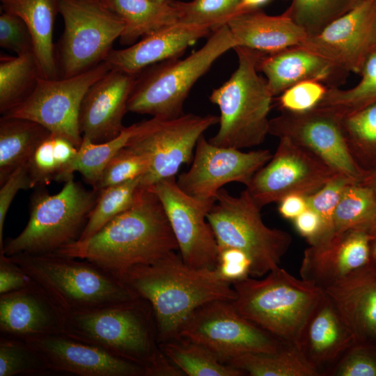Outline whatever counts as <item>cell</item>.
Here are the masks:
<instances>
[{"label":"cell","instance_id":"cell-50","mask_svg":"<svg viewBox=\"0 0 376 376\" xmlns=\"http://www.w3.org/2000/svg\"><path fill=\"white\" fill-rule=\"evenodd\" d=\"M33 281L10 257L0 253V295L24 288Z\"/></svg>","mask_w":376,"mask_h":376},{"label":"cell","instance_id":"cell-2","mask_svg":"<svg viewBox=\"0 0 376 376\" xmlns=\"http://www.w3.org/2000/svg\"><path fill=\"white\" fill-rule=\"evenodd\" d=\"M178 250L156 194L140 185L133 205L90 237L55 252L95 263L118 279L129 268L151 263Z\"/></svg>","mask_w":376,"mask_h":376},{"label":"cell","instance_id":"cell-29","mask_svg":"<svg viewBox=\"0 0 376 376\" xmlns=\"http://www.w3.org/2000/svg\"><path fill=\"white\" fill-rule=\"evenodd\" d=\"M98 1L124 22V30L119 38L122 45H131L139 38L178 22L172 0L163 3L152 0Z\"/></svg>","mask_w":376,"mask_h":376},{"label":"cell","instance_id":"cell-6","mask_svg":"<svg viewBox=\"0 0 376 376\" xmlns=\"http://www.w3.org/2000/svg\"><path fill=\"white\" fill-rule=\"evenodd\" d=\"M237 46L227 24L214 30L206 42L185 58L152 65L136 76L127 111L152 117L175 118L191 88L223 54Z\"/></svg>","mask_w":376,"mask_h":376},{"label":"cell","instance_id":"cell-49","mask_svg":"<svg viewBox=\"0 0 376 376\" xmlns=\"http://www.w3.org/2000/svg\"><path fill=\"white\" fill-rule=\"evenodd\" d=\"M32 188L28 164L16 169L1 185L0 188V249L3 245L4 223L10 205L17 192Z\"/></svg>","mask_w":376,"mask_h":376},{"label":"cell","instance_id":"cell-56","mask_svg":"<svg viewBox=\"0 0 376 376\" xmlns=\"http://www.w3.org/2000/svg\"><path fill=\"white\" fill-rule=\"evenodd\" d=\"M367 266L376 272V237L371 241L370 260Z\"/></svg>","mask_w":376,"mask_h":376},{"label":"cell","instance_id":"cell-57","mask_svg":"<svg viewBox=\"0 0 376 376\" xmlns=\"http://www.w3.org/2000/svg\"><path fill=\"white\" fill-rule=\"evenodd\" d=\"M154 1H156V2H159V3H163V2H166L169 0H152Z\"/></svg>","mask_w":376,"mask_h":376},{"label":"cell","instance_id":"cell-3","mask_svg":"<svg viewBox=\"0 0 376 376\" xmlns=\"http://www.w3.org/2000/svg\"><path fill=\"white\" fill-rule=\"evenodd\" d=\"M261 279L233 283L231 301L244 318L283 343L297 347L303 329L324 294L314 285L278 267Z\"/></svg>","mask_w":376,"mask_h":376},{"label":"cell","instance_id":"cell-15","mask_svg":"<svg viewBox=\"0 0 376 376\" xmlns=\"http://www.w3.org/2000/svg\"><path fill=\"white\" fill-rule=\"evenodd\" d=\"M269 134L285 137L307 150L336 173L360 182L365 174L352 159L344 136L340 116L316 107L304 112L281 111L269 120Z\"/></svg>","mask_w":376,"mask_h":376},{"label":"cell","instance_id":"cell-12","mask_svg":"<svg viewBox=\"0 0 376 376\" xmlns=\"http://www.w3.org/2000/svg\"><path fill=\"white\" fill-rule=\"evenodd\" d=\"M178 337L205 347L225 363L244 354L275 352L285 344L242 316L231 301L225 300L197 308Z\"/></svg>","mask_w":376,"mask_h":376},{"label":"cell","instance_id":"cell-33","mask_svg":"<svg viewBox=\"0 0 376 376\" xmlns=\"http://www.w3.org/2000/svg\"><path fill=\"white\" fill-rule=\"evenodd\" d=\"M251 376H320L299 348L285 343L272 353H247L227 362Z\"/></svg>","mask_w":376,"mask_h":376},{"label":"cell","instance_id":"cell-32","mask_svg":"<svg viewBox=\"0 0 376 376\" xmlns=\"http://www.w3.org/2000/svg\"><path fill=\"white\" fill-rule=\"evenodd\" d=\"M42 77L34 52L1 56L0 112L5 115L24 102Z\"/></svg>","mask_w":376,"mask_h":376},{"label":"cell","instance_id":"cell-44","mask_svg":"<svg viewBox=\"0 0 376 376\" xmlns=\"http://www.w3.org/2000/svg\"><path fill=\"white\" fill-rule=\"evenodd\" d=\"M150 165L148 157L125 146L107 163L93 189L100 190L141 178L148 173Z\"/></svg>","mask_w":376,"mask_h":376},{"label":"cell","instance_id":"cell-25","mask_svg":"<svg viewBox=\"0 0 376 376\" xmlns=\"http://www.w3.org/2000/svg\"><path fill=\"white\" fill-rule=\"evenodd\" d=\"M210 31L205 26L177 22L146 35L128 47L113 49L105 62L111 69L138 75L152 65L180 57Z\"/></svg>","mask_w":376,"mask_h":376},{"label":"cell","instance_id":"cell-41","mask_svg":"<svg viewBox=\"0 0 376 376\" xmlns=\"http://www.w3.org/2000/svg\"><path fill=\"white\" fill-rule=\"evenodd\" d=\"M241 0H172L178 14V22L205 26L214 31L227 24L239 14Z\"/></svg>","mask_w":376,"mask_h":376},{"label":"cell","instance_id":"cell-7","mask_svg":"<svg viewBox=\"0 0 376 376\" xmlns=\"http://www.w3.org/2000/svg\"><path fill=\"white\" fill-rule=\"evenodd\" d=\"M63 333L143 368L159 350L151 306L139 297L65 314Z\"/></svg>","mask_w":376,"mask_h":376},{"label":"cell","instance_id":"cell-34","mask_svg":"<svg viewBox=\"0 0 376 376\" xmlns=\"http://www.w3.org/2000/svg\"><path fill=\"white\" fill-rule=\"evenodd\" d=\"M159 346L164 354L189 376H241L240 369L223 363L212 351L190 340L178 337Z\"/></svg>","mask_w":376,"mask_h":376},{"label":"cell","instance_id":"cell-45","mask_svg":"<svg viewBox=\"0 0 376 376\" xmlns=\"http://www.w3.org/2000/svg\"><path fill=\"white\" fill-rule=\"evenodd\" d=\"M325 376H376V340L354 341Z\"/></svg>","mask_w":376,"mask_h":376},{"label":"cell","instance_id":"cell-10","mask_svg":"<svg viewBox=\"0 0 376 376\" xmlns=\"http://www.w3.org/2000/svg\"><path fill=\"white\" fill-rule=\"evenodd\" d=\"M64 29L55 47L59 78L73 77L105 61L125 24L98 0H58Z\"/></svg>","mask_w":376,"mask_h":376},{"label":"cell","instance_id":"cell-46","mask_svg":"<svg viewBox=\"0 0 376 376\" xmlns=\"http://www.w3.org/2000/svg\"><path fill=\"white\" fill-rule=\"evenodd\" d=\"M327 89L326 85L318 81H301L281 93L277 99V105L281 111H307L318 105Z\"/></svg>","mask_w":376,"mask_h":376},{"label":"cell","instance_id":"cell-53","mask_svg":"<svg viewBox=\"0 0 376 376\" xmlns=\"http://www.w3.org/2000/svg\"><path fill=\"white\" fill-rule=\"evenodd\" d=\"M308 207L306 196L293 194L285 196L279 202L278 211L283 218L293 221Z\"/></svg>","mask_w":376,"mask_h":376},{"label":"cell","instance_id":"cell-14","mask_svg":"<svg viewBox=\"0 0 376 376\" xmlns=\"http://www.w3.org/2000/svg\"><path fill=\"white\" fill-rule=\"evenodd\" d=\"M336 174L313 154L282 137L272 158L253 175L245 189L262 209L290 194H313Z\"/></svg>","mask_w":376,"mask_h":376},{"label":"cell","instance_id":"cell-31","mask_svg":"<svg viewBox=\"0 0 376 376\" xmlns=\"http://www.w3.org/2000/svg\"><path fill=\"white\" fill-rule=\"evenodd\" d=\"M78 149L69 140L52 134L42 140L27 162L32 188L74 178L71 167Z\"/></svg>","mask_w":376,"mask_h":376},{"label":"cell","instance_id":"cell-4","mask_svg":"<svg viewBox=\"0 0 376 376\" xmlns=\"http://www.w3.org/2000/svg\"><path fill=\"white\" fill-rule=\"evenodd\" d=\"M64 314L88 311L136 298L111 273L86 260L56 253L9 256Z\"/></svg>","mask_w":376,"mask_h":376},{"label":"cell","instance_id":"cell-16","mask_svg":"<svg viewBox=\"0 0 376 376\" xmlns=\"http://www.w3.org/2000/svg\"><path fill=\"white\" fill-rule=\"evenodd\" d=\"M150 188L160 201L185 263L196 268L214 269L218 245L207 215L214 201L184 192L176 178L160 180Z\"/></svg>","mask_w":376,"mask_h":376},{"label":"cell","instance_id":"cell-37","mask_svg":"<svg viewBox=\"0 0 376 376\" xmlns=\"http://www.w3.org/2000/svg\"><path fill=\"white\" fill-rule=\"evenodd\" d=\"M359 82L349 89L328 88L317 107L328 109L342 116L376 104V49L366 58L360 72Z\"/></svg>","mask_w":376,"mask_h":376},{"label":"cell","instance_id":"cell-54","mask_svg":"<svg viewBox=\"0 0 376 376\" xmlns=\"http://www.w3.org/2000/svg\"><path fill=\"white\" fill-rule=\"evenodd\" d=\"M270 0H241L238 11L239 14L243 12L259 9L262 6Z\"/></svg>","mask_w":376,"mask_h":376},{"label":"cell","instance_id":"cell-24","mask_svg":"<svg viewBox=\"0 0 376 376\" xmlns=\"http://www.w3.org/2000/svg\"><path fill=\"white\" fill-rule=\"evenodd\" d=\"M258 72L266 77L272 95H279L287 88L304 81H320L328 88L339 87L348 73L329 61L301 47L265 54L260 52L257 63Z\"/></svg>","mask_w":376,"mask_h":376},{"label":"cell","instance_id":"cell-52","mask_svg":"<svg viewBox=\"0 0 376 376\" xmlns=\"http://www.w3.org/2000/svg\"><path fill=\"white\" fill-rule=\"evenodd\" d=\"M145 376H178L183 373L159 350L144 367Z\"/></svg>","mask_w":376,"mask_h":376},{"label":"cell","instance_id":"cell-19","mask_svg":"<svg viewBox=\"0 0 376 376\" xmlns=\"http://www.w3.org/2000/svg\"><path fill=\"white\" fill-rule=\"evenodd\" d=\"M27 341L43 358L51 373L79 376H145L144 368L63 333Z\"/></svg>","mask_w":376,"mask_h":376},{"label":"cell","instance_id":"cell-40","mask_svg":"<svg viewBox=\"0 0 376 376\" xmlns=\"http://www.w3.org/2000/svg\"><path fill=\"white\" fill-rule=\"evenodd\" d=\"M362 0H292L285 11L308 36L320 33Z\"/></svg>","mask_w":376,"mask_h":376},{"label":"cell","instance_id":"cell-43","mask_svg":"<svg viewBox=\"0 0 376 376\" xmlns=\"http://www.w3.org/2000/svg\"><path fill=\"white\" fill-rule=\"evenodd\" d=\"M354 182H357L345 175L336 174L318 191L306 196L308 207L319 215L322 224L321 240L315 245L327 242L334 235L336 209L346 187Z\"/></svg>","mask_w":376,"mask_h":376},{"label":"cell","instance_id":"cell-28","mask_svg":"<svg viewBox=\"0 0 376 376\" xmlns=\"http://www.w3.org/2000/svg\"><path fill=\"white\" fill-rule=\"evenodd\" d=\"M3 11L16 15L26 24L44 78H59L53 42L58 0H0Z\"/></svg>","mask_w":376,"mask_h":376},{"label":"cell","instance_id":"cell-47","mask_svg":"<svg viewBox=\"0 0 376 376\" xmlns=\"http://www.w3.org/2000/svg\"><path fill=\"white\" fill-rule=\"evenodd\" d=\"M0 46L16 53V55L34 52L31 34L21 17L10 13H1Z\"/></svg>","mask_w":376,"mask_h":376},{"label":"cell","instance_id":"cell-55","mask_svg":"<svg viewBox=\"0 0 376 376\" xmlns=\"http://www.w3.org/2000/svg\"><path fill=\"white\" fill-rule=\"evenodd\" d=\"M360 183L368 187L376 193V170L366 174Z\"/></svg>","mask_w":376,"mask_h":376},{"label":"cell","instance_id":"cell-27","mask_svg":"<svg viewBox=\"0 0 376 376\" xmlns=\"http://www.w3.org/2000/svg\"><path fill=\"white\" fill-rule=\"evenodd\" d=\"M227 25L237 46L265 54L299 46L308 36L285 12L269 15L260 8L246 11L233 17Z\"/></svg>","mask_w":376,"mask_h":376},{"label":"cell","instance_id":"cell-42","mask_svg":"<svg viewBox=\"0 0 376 376\" xmlns=\"http://www.w3.org/2000/svg\"><path fill=\"white\" fill-rule=\"evenodd\" d=\"M51 373L39 352L23 339L0 335V376Z\"/></svg>","mask_w":376,"mask_h":376},{"label":"cell","instance_id":"cell-13","mask_svg":"<svg viewBox=\"0 0 376 376\" xmlns=\"http://www.w3.org/2000/svg\"><path fill=\"white\" fill-rule=\"evenodd\" d=\"M110 70L109 65L104 61L73 77L54 79L41 77L31 95L3 116L35 121L79 148L83 139L79 123L82 100L90 87Z\"/></svg>","mask_w":376,"mask_h":376},{"label":"cell","instance_id":"cell-11","mask_svg":"<svg viewBox=\"0 0 376 376\" xmlns=\"http://www.w3.org/2000/svg\"><path fill=\"white\" fill-rule=\"evenodd\" d=\"M217 116L182 113L175 118L152 117L136 123L126 147L150 159V171L141 177V186L175 177L180 166L189 164L200 137L219 123Z\"/></svg>","mask_w":376,"mask_h":376},{"label":"cell","instance_id":"cell-17","mask_svg":"<svg viewBox=\"0 0 376 376\" xmlns=\"http://www.w3.org/2000/svg\"><path fill=\"white\" fill-rule=\"evenodd\" d=\"M269 150L243 152L211 143L202 135L191 167L176 182L186 194L198 199L215 201L219 191L230 182L246 186L253 175L272 158Z\"/></svg>","mask_w":376,"mask_h":376},{"label":"cell","instance_id":"cell-1","mask_svg":"<svg viewBox=\"0 0 376 376\" xmlns=\"http://www.w3.org/2000/svg\"><path fill=\"white\" fill-rule=\"evenodd\" d=\"M118 279L134 295L151 306L157 341L178 337L192 313L214 301H233V284L224 280L215 269L196 268L172 251L149 264L133 266Z\"/></svg>","mask_w":376,"mask_h":376},{"label":"cell","instance_id":"cell-36","mask_svg":"<svg viewBox=\"0 0 376 376\" xmlns=\"http://www.w3.org/2000/svg\"><path fill=\"white\" fill-rule=\"evenodd\" d=\"M334 227L335 233L359 230L375 238L376 193L360 182L349 185L336 209Z\"/></svg>","mask_w":376,"mask_h":376},{"label":"cell","instance_id":"cell-8","mask_svg":"<svg viewBox=\"0 0 376 376\" xmlns=\"http://www.w3.org/2000/svg\"><path fill=\"white\" fill-rule=\"evenodd\" d=\"M97 196L96 189H86L74 178L55 194L36 191L31 197L26 226L18 235L3 242L0 253L8 256L49 253L77 241Z\"/></svg>","mask_w":376,"mask_h":376},{"label":"cell","instance_id":"cell-20","mask_svg":"<svg viewBox=\"0 0 376 376\" xmlns=\"http://www.w3.org/2000/svg\"><path fill=\"white\" fill-rule=\"evenodd\" d=\"M137 75L111 69L85 94L79 111L82 138L95 143L117 136Z\"/></svg>","mask_w":376,"mask_h":376},{"label":"cell","instance_id":"cell-26","mask_svg":"<svg viewBox=\"0 0 376 376\" xmlns=\"http://www.w3.org/2000/svg\"><path fill=\"white\" fill-rule=\"evenodd\" d=\"M355 341L376 340V272L367 265L326 289Z\"/></svg>","mask_w":376,"mask_h":376},{"label":"cell","instance_id":"cell-38","mask_svg":"<svg viewBox=\"0 0 376 376\" xmlns=\"http://www.w3.org/2000/svg\"><path fill=\"white\" fill-rule=\"evenodd\" d=\"M141 179L138 178L97 190L95 203L78 240L93 235L111 220L129 209L136 199Z\"/></svg>","mask_w":376,"mask_h":376},{"label":"cell","instance_id":"cell-35","mask_svg":"<svg viewBox=\"0 0 376 376\" xmlns=\"http://www.w3.org/2000/svg\"><path fill=\"white\" fill-rule=\"evenodd\" d=\"M350 155L366 175L376 170V104L340 116Z\"/></svg>","mask_w":376,"mask_h":376},{"label":"cell","instance_id":"cell-39","mask_svg":"<svg viewBox=\"0 0 376 376\" xmlns=\"http://www.w3.org/2000/svg\"><path fill=\"white\" fill-rule=\"evenodd\" d=\"M136 130V123L125 127L115 138L95 143L83 138L71 171L80 173L93 188L107 163L123 148L125 147Z\"/></svg>","mask_w":376,"mask_h":376},{"label":"cell","instance_id":"cell-18","mask_svg":"<svg viewBox=\"0 0 376 376\" xmlns=\"http://www.w3.org/2000/svg\"><path fill=\"white\" fill-rule=\"evenodd\" d=\"M299 46L348 74H359L376 49V0H362L318 34L307 36Z\"/></svg>","mask_w":376,"mask_h":376},{"label":"cell","instance_id":"cell-9","mask_svg":"<svg viewBox=\"0 0 376 376\" xmlns=\"http://www.w3.org/2000/svg\"><path fill=\"white\" fill-rule=\"evenodd\" d=\"M260 211L246 189L235 196L222 188L207 215L218 249L244 251L251 259V276L254 278L279 267L292 242L288 232L267 226Z\"/></svg>","mask_w":376,"mask_h":376},{"label":"cell","instance_id":"cell-30","mask_svg":"<svg viewBox=\"0 0 376 376\" xmlns=\"http://www.w3.org/2000/svg\"><path fill=\"white\" fill-rule=\"evenodd\" d=\"M51 132L42 125L23 118L0 119V185L19 166L27 163L38 145Z\"/></svg>","mask_w":376,"mask_h":376},{"label":"cell","instance_id":"cell-48","mask_svg":"<svg viewBox=\"0 0 376 376\" xmlns=\"http://www.w3.org/2000/svg\"><path fill=\"white\" fill-rule=\"evenodd\" d=\"M252 261L243 251L226 247L218 249L215 269L225 281L233 283L251 276Z\"/></svg>","mask_w":376,"mask_h":376},{"label":"cell","instance_id":"cell-51","mask_svg":"<svg viewBox=\"0 0 376 376\" xmlns=\"http://www.w3.org/2000/svg\"><path fill=\"white\" fill-rule=\"evenodd\" d=\"M294 225L298 233L306 238L309 245L317 244L322 235V224L319 215L308 207L294 220Z\"/></svg>","mask_w":376,"mask_h":376},{"label":"cell","instance_id":"cell-23","mask_svg":"<svg viewBox=\"0 0 376 376\" xmlns=\"http://www.w3.org/2000/svg\"><path fill=\"white\" fill-rule=\"evenodd\" d=\"M354 341L337 308L324 291L303 329L297 347L320 376H325Z\"/></svg>","mask_w":376,"mask_h":376},{"label":"cell","instance_id":"cell-21","mask_svg":"<svg viewBox=\"0 0 376 376\" xmlns=\"http://www.w3.org/2000/svg\"><path fill=\"white\" fill-rule=\"evenodd\" d=\"M373 237L359 230L335 233L327 242L305 249L301 279L322 290L338 283L369 263Z\"/></svg>","mask_w":376,"mask_h":376},{"label":"cell","instance_id":"cell-22","mask_svg":"<svg viewBox=\"0 0 376 376\" xmlns=\"http://www.w3.org/2000/svg\"><path fill=\"white\" fill-rule=\"evenodd\" d=\"M65 314L34 281L0 295V335L28 340L63 332Z\"/></svg>","mask_w":376,"mask_h":376},{"label":"cell","instance_id":"cell-5","mask_svg":"<svg viewBox=\"0 0 376 376\" xmlns=\"http://www.w3.org/2000/svg\"><path fill=\"white\" fill-rule=\"evenodd\" d=\"M233 49L237 68L209 96L220 111L219 130L209 141L241 150L259 146L269 134L268 115L274 96L266 79L258 74L260 52L240 46Z\"/></svg>","mask_w":376,"mask_h":376}]
</instances>
